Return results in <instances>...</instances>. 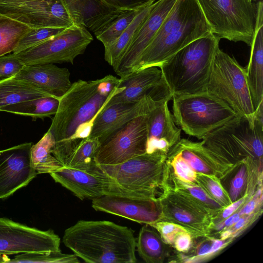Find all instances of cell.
I'll return each instance as SVG.
<instances>
[{
	"label": "cell",
	"instance_id": "cell-5",
	"mask_svg": "<svg viewBox=\"0 0 263 263\" xmlns=\"http://www.w3.org/2000/svg\"><path fill=\"white\" fill-rule=\"evenodd\" d=\"M263 120L238 115L204 136L203 145L226 162L237 166L248 158L262 163Z\"/></svg>",
	"mask_w": 263,
	"mask_h": 263
},
{
	"label": "cell",
	"instance_id": "cell-28",
	"mask_svg": "<svg viewBox=\"0 0 263 263\" xmlns=\"http://www.w3.org/2000/svg\"><path fill=\"white\" fill-rule=\"evenodd\" d=\"M54 144L53 137L47 131L37 143L32 145L30 163L38 174H50L64 166L51 153Z\"/></svg>",
	"mask_w": 263,
	"mask_h": 263
},
{
	"label": "cell",
	"instance_id": "cell-7",
	"mask_svg": "<svg viewBox=\"0 0 263 263\" xmlns=\"http://www.w3.org/2000/svg\"><path fill=\"white\" fill-rule=\"evenodd\" d=\"M210 27L220 39L242 42L251 46L257 3L250 0H197Z\"/></svg>",
	"mask_w": 263,
	"mask_h": 263
},
{
	"label": "cell",
	"instance_id": "cell-1",
	"mask_svg": "<svg viewBox=\"0 0 263 263\" xmlns=\"http://www.w3.org/2000/svg\"><path fill=\"white\" fill-rule=\"evenodd\" d=\"M119 79L109 74L95 80H79L60 99L48 131L54 138L52 155L64 166L78 145L90 134L94 119L115 95Z\"/></svg>",
	"mask_w": 263,
	"mask_h": 263
},
{
	"label": "cell",
	"instance_id": "cell-18",
	"mask_svg": "<svg viewBox=\"0 0 263 263\" xmlns=\"http://www.w3.org/2000/svg\"><path fill=\"white\" fill-rule=\"evenodd\" d=\"M177 0H157L133 36L127 50L114 69L122 77L132 72L144 50L151 42Z\"/></svg>",
	"mask_w": 263,
	"mask_h": 263
},
{
	"label": "cell",
	"instance_id": "cell-10",
	"mask_svg": "<svg viewBox=\"0 0 263 263\" xmlns=\"http://www.w3.org/2000/svg\"><path fill=\"white\" fill-rule=\"evenodd\" d=\"M92 40V35L86 27L73 24L47 40L13 54L24 65L72 64L74 59L85 52Z\"/></svg>",
	"mask_w": 263,
	"mask_h": 263
},
{
	"label": "cell",
	"instance_id": "cell-24",
	"mask_svg": "<svg viewBox=\"0 0 263 263\" xmlns=\"http://www.w3.org/2000/svg\"><path fill=\"white\" fill-rule=\"evenodd\" d=\"M47 96H51L26 81L13 76L0 79V108Z\"/></svg>",
	"mask_w": 263,
	"mask_h": 263
},
{
	"label": "cell",
	"instance_id": "cell-43",
	"mask_svg": "<svg viewBox=\"0 0 263 263\" xmlns=\"http://www.w3.org/2000/svg\"><path fill=\"white\" fill-rule=\"evenodd\" d=\"M193 239L191 234L186 231L179 233L175 237L173 247L179 253H186L191 249Z\"/></svg>",
	"mask_w": 263,
	"mask_h": 263
},
{
	"label": "cell",
	"instance_id": "cell-32",
	"mask_svg": "<svg viewBox=\"0 0 263 263\" xmlns=\"http://www.w3.org/2000/svg\"><path fill=\"white\" fill-rule=\"evenodd\" d=\"M101 145L99 140L89 138L83 140L69 157L64 166L87 171L96 164L95 157Z\"/></svg>",
	"mask_w": 263,
	"mask_h": 263
},
{
	"label": "cell",
	"instance_id": "cell-29",
	"mask_svg": "<svg viewBox=\"0 0 263 263\" xmlns=\"http://www.w3.org/2000/svg\"><path fill=\"white\" fill-rule=\"evenodd\" d=\"M59 100L52 96L44 97L5 106L0 108V111L30 116L34 120L43 119L55 114Z\"/></svg>",
	"mask_w": 263,
	"mask_h": 263
},
{
	"label": "cell",
	"instance_id": "cell-26",
	"mask_svg": "<svg viewBox=\"0 0 263 263\" xmlns=\"http://www.w3.org/2000/svg\"><path fill=\"white\" fill-rule=\"evenodd\" d=\"M156 4V1L141 9L120 36L111 45L104 47V59L114 69L128 48L138 28Z\"/></svg>",
	"mask_w": 263,
	"mask_h": 263
},
{
	"label": "cell",
	"instance_id": "cell-20",
	"mask_svg": "<svg viewBox=\"0 0 263 263\" xmlns=\"http://www.w3.org/2000/svg\"><path fill=\"white\" fill-rule=\"evenodd\" d=\"M153 101L147 94L135 102L106 104L94 119L88 137L98 139L101 144L128 122L147 112Z\"/></svg>",
	"mask_w": 263,
	"mask_h": 263
},
{
	"label": "cell",
	"instance_id": "cell-14",
	"mask_svg": "<svg viewBox=\"0 0 263 263\" xmlns=\"http://www.w3.org/2000/svg\"><path fill=\"white\" fill-rule=\"evenodd\" d=\"M60 241L52 230H41L0 217V254L61 252Z\"/></svg>",
	"mask_w": 263,
	"mask_h": 263
},
{
	"label": "cell",
	"instance_id": "cell-11",
	"mask_svg": "<svg viewBox=\"0 0 263 263\" xmlns=\"http://www.w3.org/2000/svg\"><path fill=\"white\" fill-rule=\"evenodd\" d=\"M157 197L160 220L178 224L185 229L193 239L210 236L214 224L213 216L189 195L163 182Z\"/></svg>",
	"mask_w": 263,
	"mask_h": 263
},
{
	"label": "cell",
	"instance_id": "cell-37",
	"mask_svg": "<svg viewBox=\"0 0 263 263\" xmlns=\"http://www.w3.org/2000/svg\"><path fill=\"white\" fill-rule=\"evenodd\" d=\"M166 161L173 174L180 180L190 183L196 182V173L182 157L179 153L171 149L167 154Z\"/></svg>",
	"mask_w": 263,
	"mask_h": 263
},
{
	"label": "cell",
	"instance_id": "cell-23",
	"mask_svg": "<svg viewBox=\"0 0 263 263\" xmlns=\"http://www.w3.org/2000/svg\"><path fill=\"white\" fill-rule=\"evenodd\" d=\"M247 76L255 111L263 104V3H257L254 39Z\"/></svg>",
	"mask_w": 263,
	"mask_h": 263
},
{
	"label": "cell",
	"instance_id": "cell-38",
	"mask_svg": "<svg viewBox=\"0 0 263 263\" xmlns=\"http://www.w3.org/2000/svg\"><path fill=\"white\" fill-rule=\"evenodd\" d=\"M228 175L231 177L227 192L233 202L241 198L246 193L248 171L245 161L237 166Z\"/></svg>",
	"mask_w": 263,
	"mask_h": 263
},
{
	"label": "cell",
	"instance_id": "cell-4",
	"mask_svg": "<svg viewBox=\"0 0 263 263\" xmlns=\"http://www.w3.org/2000/svg\"><path fill=\"white\" fill-rule=\"evenodd\" d=\"M220 40L213 33L199 38L160 66L164 83L172 97L206 91Z\"/></svg>",
	"mask_w": 263,
	"mask_h": 263
},
{
	"label": "cell",
	"instance_id": "cell-15",
	"mask_svg": "<svg viewBox=\"0 0 263 263\" xmlns=\"http://www.w3.org/2000/svg\"><path fill=\"white\" fill-rule=\"evenodd\" d=\"M0 13L32 28H67L75 24L63 0H31L0 4Z\"/></svg>",
	"mask_w": 263,
	"mask_h": 263
},
{
	"label": "cell",
	"instance_id": "cell-25",
	"mask_svg": "<svg viewBox=\"0 0 263 263\" xmlns=\"http://www.w3.org/2000/svg\"><path fill=\"white\" fill-rule=\"evenodd\" d=\"M168 246L158 232L147 224L141 228L136 242L139 256L147 263L163 262L170 255Z\"/></svg>",
	"mask_w": 263,
	"mask_h": 263
},
{
	"label": "cell",
	"instance_id": "cell-17",
	"mask_svg": "<svg viewBox=\"0 0 263 263\" xmlns=\"http://www.w3.org/2000/svg\"><path fill=\"white\" fill-rule=\"evenodd\" d=\"M32 143L0 151V199L27 186L37 175L30 163Z\"/></svg>",
	"mask_w": 263,
	"mask_h": 263
},
{
	"label": "cell",
	"instance_id": "cell-19",
	"mask_svg": "<svg viewBox=\"0 0 263 263\" xmlns=\"http://www.w3.org/2000/svg\"><path fill=\"white\" fill-rule=\"evenodd\" d=\"M92 207L101 211L150 224L160 220L161 210L156 199L105 195L92 199Z\"/></svg>",
	"mask_w": 263,
	"mask_h": 263
},
{
	"label": "cell",
	"instance_id": "cell-40",
	"mask_svg": "<svg viewBox=\"0 0 263 263\" xmlns=\"http://www.w3.org/2000/svg\"><path fill=\"white\" fill-rule=\"evenodd\" d=\"M24 65L13 54L0 57V79L10 78L16 74Z\"/></svg>",
	"mask_w": 263,
	"mask_h": 263
},
{
	"label": "cell",
	"instance_id": "cell-22",
	"mask_svg": "<svg viewBox=\"0 0 263 263\" xmlns=\"http://www.w3.org/2000/svg\"><path fill=\"white\" fill-rule=\"evenodd\" d=\"M156 66L138 69L120 77L118 87L124 89L108 101L106 105L138 101L153 89L166 86L160 68Z\"/></svg>",
	"mask_w": 263,
	"mask_h": 263
},
{
	"label": "cell",
	"instance_id": "cell-2",
	"mask_svg": "<svg viewBox=\"0 0 263 263\" xmlns=\"http://www.w3.org/2000/svg\"><path fill=\"white\" fill-rule=\"evenodd\" d=\"M62 241L89 263H135L134 231L106 220L78 221L66 229Z\"/></svg>",
	"mask_w": 263,
	"mask_h": 263
},
{
	"label": "cell",
	"instance_id": "cell-31",
	"mask_svg": "<svg viewBox=\"0 0 263 263\" xmlns=\"http://www.w3.org/2000/svg\"><path fill=\"white\" fill-rule=\"evenodd\" d=\"M32 28L0 13V57L13 52Z\"/></svg>",
	"mask_w": 263,
	"mask_h": 263
},
{
	"label": "cell",
	"instance_id": "cell-46",
	"mask_svg": "<svg viewBox=\"0 0 263 263\" xmlns=\"http://www.w3.org/2000/svg\"><path fill=\"white\" fill-rule=\"evenodd\" d=\"M10 258L8 257L7 255L0 254V262H6Z\"/></svg>",
	"mask_w": 263,
	"mask_h": 263
},
{
	"label": "cell",
	"instance_id": "cell-16",
	"mask_svg": "<svg viewBox=\"0 0 263 263\" xmlns=\"http://www.w3.org/2000/svg\"><path fill=\"white\" fill-rule=\"evenodd\" d=\"M153 103L147 114L146 153L160 152L166 155L181 139V129L176 125L168 107L170 94L152 96Z\"/></svg>",
	"mask_w": 263,
	"mask_h": 263
},
{
	"label": "cell",
	"instance_id": "cell-47",
	"mask_svg": "<svg viewBox=\"0 0 263 263\" xmlns=\"http://www.w3.org/2000/svg\"><path fill=\"white\" fill-rule=\"evenodd\" d=\"M250 1H251V2H256L255 0H250Z\"/></svg>",
	"mask_w": 263,
	"mask_h": 263
},
{
	"label": "cell",
	"instance_id": "cell-42",
	"mask_svg": "<svg viewBox=\"0 0 263 263\" xmlns=\"http://www.w3.org/2000/svg\"><path fill=\"white\" fill-rule=\"evenodd\" d=\"M63 1L74 23L82 25L83 16L86 8L85 0Z\"/></svg>",
	"mask_w": 263,
	"mask_h": 263
},
{
	"label": "cell",
	"instance_id": "cell-30",
	"mask_svg": "<svg viewBox=\"0 0 263 263\" xmlns=\"http://www.w3.org/2000/svg\"><path fill=\"white\" fill-rule=\"evenodd\" d=\"M198 243L193 245L190 250L186 253H180L174 259L177 262H197L210 259L222 251L234 239H221L213 236H205L197 238Z\"/></svg>",
	"mask_w": 263,
	"mask_h": 263
},
{
	"label": "cell",
	"instance_id": "cell-34",
	"mask_svg": "<svg viewBox=\"0 0 263 263\" xmlns=\"http://www.w3.org/2000/svg\"><path fill=\"white\" fill-rule=\"evenodd\" d=\"M78 257L73 254L61 252L26 253L16 254L7 263H78Z\"/></svg>",
	"mask_w": 263,
	"mask_h": 263
},
{
	"label": "cell",
	"instance_id": "cell-8",
	"mask_svg": "<svg viewBox=\"0 0 263 263\" xmlns=\"http://www.w3.org/2000/svg\"><path fill=\"white\" fill-rule=\"evenodd\" d=\"M206 91L237 114L255 117L246 68L219 48L212 62Z\"/></svg>",
	"mask_w": 263,
	"mask_h": 263
},
{
	"label": "cell",
	"instance_id": "cell-27",
	"mask_svg": "<svg viewBox=\"0 0 263 263\" xmlns=\"http://www.w3.org/2000/svg\"><path fill=\"white\" fill-rule=\"evenodd\" d=\"M166 162L167 168L164 181L174 189L189 195L204 207L213 216L215 220L224 208L210 196L197 183L185 182L178 179L173 174L166 160Z\"/></svg>",
	"mask_w": 263,
	"mask_h": 263
},
{
	"label": "cell",
	"instance_id": "cell-12",
	"mask_svg": "<svg viewBox=\"0 0 263 263\" xmlns=\"http://www.w3.org/2000/svg\"><path fill=\"white\" fill-rule=\"evenodd\" d=\"M50 175L55 182L81 200L92 199L105 195L146 198L120 186L102 172L97 163L87 171L63 166Z\"/></svg>",
	"mask_w": 263,
	"mask_h": 263
},
{
	"label": "cell",
	"instance_id": "cell-36",
	"mask_svg": "<svg viewBox=\"0 0 263 263\" xmlns=\"http://www.w3.org/2000/svg\"><path fill=\"white\" fill-rule=\"evenodd\" d=\"M65 29L56 27L32 28L21 39L17 46L12 53L16 54L36 45L61 32Z\"/></svg>",
	"mask_w": 263,
	"mask_h": 263
},
{
	"label": "cell",
	"instance_id": "cell-21",
	"mask_svg": "<svg viewBox=\"0 0 263 263\" xmlns=\"http://www.w3.org/2000/svg\"><path fill=\"white\" fill-rule=\"evenodd\" d=\"M13 77L26 81L59 99L72 85L69 70L53 64L24 65Z\"/></svg>",
	"mask_w": 263,
	"mask_h": 263
},
{
	"label": "cell",
	"instance_id": "cell-33",
	"mask_svg": "<svg viewBox=\"0 0 263 263\" xmlns=\"http://www.w3.org/2000/svg\"><path fill=\"white\" fill-rule=\"evenodd\" d=\"M140 9L123 10L94 34L104 47L108 46L128 27Z\"/></svg>",
	"mask_w": 263,
	"mask_h": 263
},
{
	"label": "cell",
	"instance_id": "cell-35",
	"mask_svg": "<svg viewBox=\"0 0 263 263\" xmlns=\"http://www.w3.org/2000/svg\"><path fill=\"white\" fill-rule=\"evenodd\" d=\"M196 182L223 208L232 202L221 180L216 175L197 173Z\"/></svg>",
	"mask_w": 263,
	"mask_h": 263
},
{
	"label": "cell",
	"instance_id": "cell-44",
	"mask_svg": "<svg viewBox=\"0 0 263 263\" xmlns=\"http://www.w3.org/2000/svg\"><path fill=\"white\" fill-rule=\"evenodd\" d=\"M251 196L246 194L243 196L223 209L221 213L215 219L214 224L218 223L237 212L240 208L250 199Z\"/></svg>",
	"mask_w": 263,
	"mask_h": 263
},
{
	"label": "cell",
	"instance_id": "cell-39",
	"mask_svg": "<svg viewBox=\"0 0 263 263\" xmlns=\"http://www.w3.org/2000/svg\"><path fill=\"white\" fill-rule=\"evenodd\" d=\"M148 225L154 228L158 232L165 243L172 246L176 236L179 233L184 231L188 232L182 226L170 221L159 220Z\"/></svg>",
	"mask_w": 263,
	"mask_h": 263
},
{
	"label": "cell",
	"instance_id": "cell-41",
	"mask_svg": "<svg viewBox=\"0 0 263 263\" xmlns=\"http://www.w3.org/2000/svg\"><path fill=\"white\" fill-rule=\"evenodd\" d=\"M109 6L121 10H137L157 0H103Z\"/></svg>",
	"mask_w": 263,
	"mask_h": 263
},
{
	"label": "cell",
	"instance_id": "cell-13",
	"mask_svg": "<svg viewBox=\"0 0 263 263\" xmlns=\"http://www.w3.org/2000/svg\"><path fill=\"white\" fill-rule=\"evenodd\" d=\"M137 116L101 143L95 157L101 165H115L146 153L147 114Z\"/></svg>",
	"mask_w": 263,
	"mask_h": 263
},
{
	"label": "cell",
	"instance_id": "cell-3",
	"mask_svg": "<svg viewBox=\"0 0 263 263\" xmlns=\"http://www.w3.org/2000/svg\"><path fill=\"white\" fill-rule=\"evenodd\" d=\"M211 33L197 0H177L142 53L134 71L159 67L190 43Z\"/></svg>",
	"mask_w": 263,
	"mask_h": 263
},
{
	"label": "cell",
	"instance_id": "cell-9",
	"mask_svg": "<svg viewBox=\"0 0 263 263\" xmlns=\"http://www.w3.org/2000/svg\"><path fill=\"white\" fill-rule=\"evenodd\" d=\"M166 157L160 152L145 153L118 164L97 165L123 188L156 199L165 177Z\"/></svg>",
	"mask_w": 263,
	"mask_h": 263
},
{
	"label": "cell",
	"instance_id": "cell-6",
	"mask_svg": "<svg viewBox=\"0 0 263 263\" xmlns=\"http://www.w3.org/2000/svg\"><path fill=\"white\" fill-rule=\"evenodd\" d=\"M173 117L185 134L198 139L238 115L207 91L172 97Z\"/></svg>",
	"mask_w": 263,
	"mask_h": 263
},
{
	"label": "cell",
	"instance_id": "cell-45",
	"mask_svg": "<svg viewBox=\"0 0 263 263\" xmlns=\"http://www.w3.org/2000/svg\"><path fill=\"white\" fill-rule=\"evenodd\" d=\"M31 0H0V4L25 2Z\"/></svg>",
	"mask_w": 263,
	"mask_h": 263
}]
</instances>
